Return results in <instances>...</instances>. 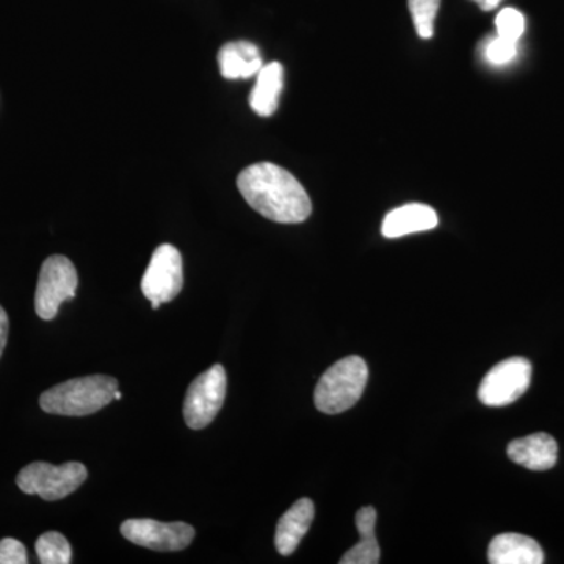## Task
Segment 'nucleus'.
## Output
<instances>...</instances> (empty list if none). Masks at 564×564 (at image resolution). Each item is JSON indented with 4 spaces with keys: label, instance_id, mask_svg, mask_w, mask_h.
Wrapping results in <instances>:
<instances>
[{
    "label": "nucleus",
    "instance_id": "1",
    "mask_svg": "<svg viewBox=\"0 0 564 564\" xmlns=\"http://www.w3.org/2000/svg\"><path fill=\"white\" fill-rule=\"evenodd\" d=\"M237 187L252 209L272 221L302 223L313 212L303 185L274 163L247 166L237 177Z\"/></svg>",
    "mask_w": 564,
    "mask_h": 564
},
{
    "label": "nucleus",
    "instance_id": "2",
    "mask_svg": "<svg viewBox=\"0 0 564 564\" xmlns=\"http://www.w3.org/2000/svg\"><path fill=\"white\" fill-rule=\"evenodd\" d=\"M118 381L106 375L74 378L51 388L40 397V406L44 413L82 417L101 411L115 400Z\"/></svg>",
    "mask_w": 564,
    "mask_h": 564
},
{
    "label": "nucleus",
    "instance_id": "3",
    "mask_svg": "<svg viewBox=\"0 0 564 564\" xmlns=\"http://www.w3.org/2000/svg\"><path fill=\"white\" fill-rule=\"evenodd\" d=\"M369 380L367 364L359 356H347L322 375L314 392L318 411L340 414L350 410L361 399Z\"/></svg>",
    "mask_w": 564,
    "mask_h": 564
},
{
    "label": "nucleus",
    "instance_id": "4",
    "mask_svg": "<svg viewBox=\"0 0 564 564\" xmlns=\"http://www.w3.org/2000/svg\"><path fill=\"white\" fill-rule=\"evenodd\" d=\"M88 470L82 463H65L62 466L36 462L29 464L18 474L17 485L24 494H35L41 499H65L77 491L87 480Z\"/></svg>",
    "mask_w": 564,
    "mask_h": 564
},
{
    "label": "nucleus",
    "instance_id": "5",
    "mask_svg": "<svg viewBox=\"0 0 564 564\" xmlns=\"http://www.w3.org/2000/svg\"><path fill=\"white\" fill-rule=\"evenodd\" d=\"M77 284V270L68 258L61 254L47 258L41 265L35 292V311L39 317L43 321L57 317L62 304L76 296Z\"/></svg>",
    "mask_w": 564,
    "mask_h": 564
},
{
    "label": "nucleus",
    "instance_id": "6",
    "mask_svg": "<svg viewBox=\"0 0 564 564\" xmlns=\"http://www.w3.org/2000/svg\"><path fill=\"white\" fill-rule=\"evenodd\" d=\"M532 381V364L514 356L494 366L478 389V399L486 406H508L521 399Z\"/></svg>",
    "mask_w": 564,
    "mask_h": 564
},
{
    "label": "nucleus",
    "instance_id": "7",
    "mask_svg": "<svg viewBox=\"0 0 564 564\" xmlns=\"http://www.w3.org/2000/svg\"><path fill=\"white\" fill-rule=\"evenodd\" d=\"M184 285L182 256L173 245H161L152 254L150 265L141 280V292L150 300L152 310L173 302Z\"/></svg>",
    "mask_w": 564,
    "mask_h": 564
},
{
    "label": "nucleus",
    "instance_id": "8",
    "mask_svg": "<svg viewBox=\"0 0 564 564\" xmlns=\"http://www.w3.org/2000/svg\"><path fill=\"white\" fill-rule=\"evenodd\" d=\"M225 397L226 370L220 364H215L188 388L184 400L185 423L192 430L206 429L220 413Z\"/></svg>",
    "mask_w": 564,
    "mask_h": 564
},
{
    "label": "nucleus",
    "instance_id": "9",
    "mask_svg": "<svg viewBox=\"0 0 564 564\" xmlns=\"http://www.w3.org/2000/svg\"><path fill=\"white\" fill-rule=\"evenodd\" d=\"M126 540L159 552L184 551L195 538V529L185 522H161L154 519H128L122 522Z\"/></svg>",
    "mask_w": 564,
    "mask_h": 564
},
{
    "label": "nucleus",
    "instance_id": "10",
    "mask_svg": "<svg viewBox=\"0 0 564 564\" xmlns=\"http://www.w3.org/2000/svg\"><path fill=\"white\" fill-rule=\"evenodd\" d=\"M508 458L530 470H549L558 459V444L551 434L534 433L510 443Z\"/></svg>",
    "mask_w": 564,
    "mask_h": 564
},
{
    "label": "nucleus",
    "instance_id": "11",
    "mask_svg": "<svg viewBox=\"0 0 564 564\" xmlns=\"http://www.w3.org/2000/svg\"><path fill=\"white\" fill-rule=\"evenodd\" d=\"M315 516L313 500L300 499L282 514L278 522L274 545L281 555L289 556L296 551L300 543L311 529Z\"/></svg>",
    "mask_w": 564,
    "mask_h": 564
},
{
    "label": "nucleus",
    "instance_id": "12",
    "mask_svg": "<svg viewBox=\"0 0 564 564\" xmlns=\"http://www.w3.org/2000/svg\"><path fill=\"white\" fill-rule=\"evenodd\" d=\"M488 560L492 564H543L544 552L533 538L502 533L489 544Z\"/></svg>",
    "mask_w": 564,
    "mask_h": 564
},
{
    "label": "nucleus",
    "instance_id": "13",
    "mask_svg": "<svg viewBox=\"0 0 564 564\" xmlns=\"http://www.w3.org/2000/svg\"><path fill=\"white\" fill-rule=\"evenodd\" d=\"M437 223L440 218L433 207L426 204H406L386 215L381 232L388 239H397L408 234L432 231Z\"/></svg>",
    "mask_w": 564,
    "mask_h": 564
},
{
    "label": "nucleus",
    "instance_id": "14",
    "mask_svg": "<svg viewBox=\"0 0 564 564\" xmlns=\"http://www.w3.org/2000/svg\"><path fill=\"white\" fill-rule=\"evenodd\" d=\"M218 65L225 79H250L258 76L263 63L261 52L250 41H232L218 52Z\"/></svg>",
    "mask_w": 564,
    "mask_h": 564
},
{
    "label": "nucleus",
    "instance_id": "15",
    "mask_svg": "<svg viewBox=\"0 0 564 564\" xmlns=\"http://www.w3.org/2000/svg\"><path fill=\"white\" fill-rule=\"evenodd\" d=\"M282 87H284V69L281 63L274 62L262 66L250 96L251 109L259 117L273 115L280 106Z\"/></svg>",
    "mask_w": 564,
    "mask_h": 564
},
{
    "label": "nucleus",
    "instance_id": "16",
    "mask_svg": "<svg viewBox=\"0 0 564 564\" xmlns=\"http://www.w3.org/2000/svg\"><path fill=\"white\" fill-rule=\"evenodd\" d=\"M35 551L43 564H68L73 560L68 540L58 532L41 534L36 540Z\"/></svg>",
    "mask_w": 564,
    "mask_h": 564
},
{
    "label": "nucleus",
    "instance_id": "17",
    "mask_svg": "<svg viewBox=\"0 0 564 564\" xmlns=\"http://www.w3.org/2000/svg\"><path fill=\"white\" fill-rule=\"evenodd\" d=\"M441 0H408L411 18L419 36L423 40L432 39L434 33V20L440 11Z\"/></svg>",
    "mask_w": 564,
    "mask_h": 564
},
{
    "label": "nucleus",
    "instance_id": "18",
    "mask_svg": "<svg viewBox=\"0 0 564 564\" xmlns=\"http://www.w3.org/2000/svg\"><path fill=\"white\" fill-rule=\"evenodd\" d=\"M497 35L502 39L519 41L525 31V18L521 11L503 9L496 18Z\"/></svg>",
    "mask_w": 564,
    "mask_h": 564
},
{
    "label": "nucleus",
    "instance_id": "19",
    "mask_svg": "<svg viewBox=\"0 0 564 564\" xmlns=\"http://www.w3.org/2000/svg\"><path fill=\"white\" fill-rule=\"evenodd\" d=\"M380 545L377 538H361L358 544L340 558V564H377L380 563Z\"/></svg>",
    "mask_w": 564,
    "mask_h": 564
},
{
    "label": "nucleus",
    "instance_id": "20",
    "mask_svg": "<svg viewBox=\"0 0 564 564\" xmlns=\"http://www.w3.org/2000/svg\"><path fill=\"white\" fill-rule=\"evenodd\" d=\"M518 52V41L502 39L497 35L496 39L489 41L486 46L485 55L492 65H507L516 57Z\"/></svg>",
    "mask_w": 564,
    "mask_h": 564
},
{
    "label": "nucleus",
    "instance_id": "21",
    "mask_svg": "<svg viewBox=\"0 0 564 564\" xmlns=\"http://www.w3.org/2000/svg\"><path fill=\"white\" fill-rule=\"evenodd\" d=\"M28 551L21 541L3 538L0 541V564H28Z\"/></svg>",
    "mask_w": 564,
    "mask_h": 564
},
{
    "label": "nucleus",
    "instance_id": "22",
    "mask_svg": "<svg viewBox=\"0 0 564 564\" xmlns=\"http://www.w3.org/2000/svg\"><path fill=\"white\" fill-rule=\"evenodd\" d=\"M375 525H377V510L373 507H362L356 513V529L359 536L375 538Z\"/></svg>",
    "mask_w": 564,
    "mask_h": 564
},
{
    "label": "nucleus",
    "instance_id": "23",
    "mask_svg": "<svg viewBox=\"0 0 564 564\" xmlns=\"http://www.w3.org/2000/svg\"><path fill=\"white\" fill-rule=\"evenodd\" d=\"M9 315H7L3 307L0 306V356L6 350L7 339H9Z\"/></svg>",
    "mask_w": 564,
    "mask_h": 564
},
{
    "label": "nucleus",
    "instance_id": "24",
    "mask_svg": "<svg viewBox=\"0 0 564 564\" xmlns=\"http://www.w3.org/2000/svg\"><path fill=\"white\" fill-rule=\"evenodd\" d=\"M474 2H477L481 10L491 11L497 9L502 0H474Z\"/></svg>",
    "mask_w": 564,
    "mask_h": 564
},
{
    "label": "nucleus",
    "instance_id": "25",
    "mask_svg": "<svg viewBox=\"0 0 564 564\" xmlns=\"http://www.w3.org/2000/svg\"><path fill=\"white\" fill-rule=\"evenodd\" d=\"M113 397H115V400H121L122 395H121V392L118 391V389H117V391H115V393H113Z\"/></svg>",
    "mask_w": 564,
    "mask_h": 564
}]
</instances>
